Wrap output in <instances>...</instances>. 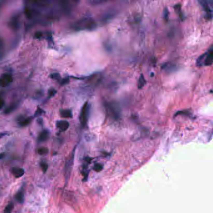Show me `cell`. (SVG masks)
Segmentation results:
<instances>
[{
    "label": "cell",
    "instance_id": "obj_1",
    "mask_svg": "<svg viewBox=\"0 0 213 213\" xmlns=\"http://www.w3.org/2000/svg\"><path fill=\"white\" fill-rule=\"evenodd\" d=\"M97 27L96 21L91 17H84L71 24V28L74 31H93Z\"/></svg>",
    "mask_w": 213,
    "mask_h": 213
},
{
    "label": "cell",
    "instance_id": "obj_2",
    "mask_svg": "<svg viewBox=\"0 0 213 213\" xmlns=\"http://www.w3.org/2000/svg\"><path fill=\"white\" fill-rule=\"evenodd\" d=\"M108 114L111 118L118 120L121 117V110L119 105L116 102H108L105 104Z\"/></svg>",
    "mask_w": 213,
    "mask_h": 213
},
{
    "label": "cell",
    "instance_id": "obj_3",
    "mask_svg": "<svg viewBox=\"0 0 213 213\" xmlns=\"http://www.w3.org/2000/svg\"><path fill=\"white\" fill-rule=\"evenodd\" d=\"M90 112V105L88 102H86L81 108V111L79 116V121L83 127H85L88 123Z\"/></svg>",
    "mask_w": 213,
    "mask_h": 213
},
{
    "label": "cell",
    "instance_id": "obj_4",
    "mask_svg": "<svg viewBox=\"0 0 213 213\" xmlns=\"http://www.w3.org/2000/svg\"><path fill=\"white\" fill-rule=\"evenodd\" d=\"M201 5L203 8L204 10L206 12V18L208 20H211L212 18V1L210 3L211 1H200Z\"/></svg>",
    "mask_w": 213,
    "mask_h": 213
},
{
    "label": "cell",
    "instance_id": "obj_5",
    "mask_svg": "<svg viewBox=\"0 0 213 213\" xmlns=\"http://www.w3.org/2000/svg\"><path fill=\"white\" fill-rule=\"evenodd\" d=\"M8 25L12 30L17 31L20 26V17H19V15H16L11 18Z\"/></svg>",
    "mask_w": 213,
    "mask_h": 213
},
{
    "label": "cell",
    "instance_id": "obj_6",
    "mask_svg": "<svg viewBox=\"0 0 213 213\" xmlns=\"http://www.w3.org/2000/svg\"><path fill=\"white\" fill-rule=\"evenodd\" d=\"M13 78L12 75L9 73H6V74H3L0 77V87L8 86L10 84L13 82Z\"/></svg>",
    "mask_w": 213,
    "mask_h": 213
},
{
    "label": "cell",
    "instance_id": "obj_7",
    "mask_svg": "<svg viewBox=\"0 0 213 213\" xmlns=\"http://www.w3.org/2000/svg\"><path fill=\"white\" fill-rule=\"evenodd\" d=\"M213 60V48L212 46L210 47L208 51L206 53V57H205L204 62V66H211L212 64Z\"/></svg>",
    "mask_w": 213,
    "mask_h": 213
},
{
    "label": "cell",
    "instance_id": "obj_8",
    "mask_svg": "<svg viewBox=\"0 0 213 213\" xmlns=\"http://www.w3.org/2000/svg\"><path fill=\"white\" fill-rule=\"evenodd\" d=\"M73 159H74V153L73 154V155H72V157H71V158L69 159L68 161H67V162H66L65 177L67 179H68L69 178V177L70 176V173H71L72 166H73Z\"/></svg>",
    "mask_w": 213,
    "mask_h": 213
},
{
    "label": "cell",
    "instance_id": "obj_9",
    "mask_svg": "<svg viewBox=\"0 0 213 213\" xmlns=\"http://www.w3.org/2000/svg\"><path fill=\"white\" fill-rule=\"evenodd\" d=\"M56 126L61 131H65L70 127V123L67 121H58L56 122Z\"/></svg>",
    "mask_w": 213,
    "mask_h": 213
},
{
    "label": "cell",
    "instance_id": "obj_10",
    "mask_svg": "<svg viewBox=\"0 0 213 213\" xmlns=\"http://www.w3.org/2000/svg\"><path fill=\"white\" fill-rule=\"evenodd\" d=\"M50 137V132L48 130L44 129L40 133V134L38 136V141L40 142H45Z\"/></svg>",
    "mask_w": 213,
    "mask_h": 213
},
{
    "label": "cell",
    "instance_id": "obj_11",
    "mask_svg": "<svg viewBox=\"0 0 213 213\" xmlns=\"http://www.w3.org/2000/svg\"><path fill=\"white\" fill-rule=\"evenodd\" d=\"M11 173L16 178H19L24 174V170L23 168L14 167L11 169Z\"/></svg>",
    "mask_w": 213,
    "mask_h": 213
},
{
    "label": "cell",
    "instance_id": "obj_12",
    "mask_svg": "<svg viewBox=\"0 0 213 213\" xmlns=\"http://www.w3.org/2000/svg\"><path fill=\"white\" fill-rule=\"evenodd\" d=\"M115 11H107L106 13H105L102 15V20L104 21H108L109 19H111L112 18H114V16L116 15Z\"/></svg>",
    "mask_w": 213,
    "mask_h": 213
},
{
    "label": "cell",
    "instance_id": "obj_13",
    "mask_svg": "<svg viewBox=\"0 0 213 213\" xmlns=\"http://www.w3.org/2000/svg\"><path fill=\"white\" fill-rule=\"evenodd\" d=\"M60 116L64 118H71L73 113L71 109H62L60 111Z\"/></svg>",
    "mask_w": 213,
    "mask_h": 213
},
{
    "label": "cell",
    "instance_id": "obj_14",
    "mask_svg": "<svg viewBox=\"0 0 213 213\" xmlns=\"http://www.w3.org/2000/svg\"><path fill=\"white\" fill-rule=\"evenodd\" d=\"M15 198L19 203L23 204L24 201V194L23 190H19L18 192L16 193L15 196Z\"/></svg>",
    "mask_w": 213,
    "mask_h": 213
},
{
    "label": "cell",
    "instance_id": "obj_15",
    "mask_svg": "<svg viewBox=\"0 0 213 213\" xmlns=\"http://www.w3.org/2000/svg\"><path fill=\"white\" fill-rule=\"evenodd\" d=\"M146 83V81L145 76L141 74L140 75V76H139L138 81V88L139 90H141V89H142L145 86Z\"/></svg>",
    "mask_w": 213,
    "mask_h": 213
},
{
    "label": "cell",
    "instance_id": "obj_16",
    "mask_svg": "<svg viewBox=\"0 0 213 213\" xmlns=\"http://www.w3.org/2000/svg\"><path fill=\"white\" fill-rule=\"evenodd\" d=\"M174 10H175L176 12L178 14V15L179 16V17L181 18V19L182 20H183L184 19V15H183V13L181 12V6L180 4H177L174 6Z\"/></svg>",
    "mask_w": 213,
    "mask_h": 213
},
{
    "label": "cell",
    "instance_id": "obj_17",
    "mask_svg": "<svg viewBox=\"0 0 213 213\" xmlns=\"http://www.w3.org/2000/svg\"><path fill=\"white\" fill-rule=\"evenodd\" d=\"M31 118H27L21 119V121H19V125L21 127H24L28 125L31 122Z\"/></svg>",
    "mask_w": 213,
    "mask_h": 213
},
{
    "label": "cell",
    "instance_id": "obj_18",
    "mask_svg": "<svg viewBox=\"0 0 213 213\" xmlns=\"http://www.w3.org/2000/svg\"><path fill=\"white\" fill-rule=\"evenodd\" d=\"M4 54V43L1 38H0V59L3 58Z\"/></svg>",
    "mask_w": 213,
    "mask_h": 213
},
{
    "label": "cell",
    "instance_id": "obj_19",
    "mask_svg": "<svg viewBox=\"0 0 213 213\" xmlns=\"http://www.w3.org/2000/svg\"><path fill=\"white\" fill-rule=\"evenodd\" d=\"M16 108V104H14V105H10V106L8 107L7 108L5 109V110H4V113L6 114H10L11 113H12L13 111H15V109Z\"/></svg>",
    "mask_w": 213,
    "mask_h": 213
},
{
    "label": "cell",
    "instance_id": "obj_20",
    "mask_svg": "<svg viewBox=\"0 0 213 213\" xmlns=\"http://www.w3.org/2000/svg\"><path fill=\"white\" fill-rule=\"evenodd\" d=\"M13 208L14 204L12 203H10L5 207V209L4 210L3 213H11V211L13 209Z\"/></svg>",
    "mask_w": 213,
    "mask_h": 213
},
{
    "label": "cell",
    "instance_id": "obj_21",
    "mask_svg": "<svg viewBox=\"0 0 213 213\" xmlns=\"http://www.w3.org/2000/svg\"><path fill=\"white\" fill-rule=\"evenodd\" d=\"M40 167L41 168V170L43 171V172L44 173H46L47 168H48V165H47L46 162L44 161H42L40 162Z\"/></svg>",
    "mask_w": 213,
    "mask_h": 213
},
{
    "label": "cell",
    "instance_id": "obj_22",
    "mask_svg": "<svg viewBox=\"0 0 213 213\" xmlns=\"http://www.w3.org/2000/svg\"><path fill=\"white\" fill-rule=\"evenodd\" d=\"M38 153L40 155H44V154H47L48 153V149L47 148H45V147H42V148H39L38 149Z\"/></svg>",
    "mask_w": 213,
    "mask_h": 213
},
{
    "label": "cell",
    "instance_id": "obj_23",
    "mask_svg": "<svg viewBox=\"0 0 213 213\" xmlns=\"http://www.w3.org/2000/svg\"><path fill=\"white\" fill-rule=\"evenodd\" d=\"M178 115H184V116H189L191 115V113L189 111H186V110H184V111H180L177 112V113L175 114V116H178Z\"/></svg>",
    "mask_w": 213,
    "mask_h": 213
},
{
    "label": "cell",
    "instance_id": "obj_24",
    "mask_svg": "<svg viewBox=\"0 0 213 213\" xmlns=\"http://www.w3.org/2000/svg\"><path fill=\"white\" fill-rule=\"evenodd\" d=\"M106 1H101V0H96V1H90V3H91V4H95V5H98V4H101V3H106Z\"/></svg>",
    "mask_w": 213,
    "mask_h": 213
},
{
    "label": "cell",
    "instance_id": "obj_25",
    "mask_svg": "<svg viewBox=\"0 0 213 213\" xmlns=\"http://www.w3.org/2000/svg\"><path fill=\"white\" fill-rule=\"evenodd\" d=\"M163 17L166 20H167L168 19V17H169V11L166 8L163 11Z\"/></svg>",
    "mask_w": 213,
    "mask_h": 213
},
{
    "label": "cell",
    "instance_id": "obj_26",
    "mask_svg": "<svg viewBox=\"0 0 213 213\" xmlns=\"http://www.w3.org/2000/svg\"><path fill=\"white\" fill-rule=\"evenodd\" d=\"M94 169L96 171H101L102 169V166L101 164H95V166L94 167Z\"/></svg>",
    "mask_w": 213,
    "mask_h": 213
},
{
    "label": "cell",
    "instance_id": "obj_27",
    "mask_svg": "<svg viewBox=\"0 0 213 213\" xmlns=\"http://www.w3.org/2000/svg\"><path fill=\"white\" fill-rule=\"evenodd\" d=\"M42 36H43V33L40 31H38L35 34L34 38H36V39H40Z\"/></svg>",
    "mask_w": 213,
    "mask_h": 213
},
{
    "label": "cell",
    "instance_id": "obj_28",
    "mask_svg": "<svg viewBox=\"0 0 213 213\" xmlns=\"http://www.w3.org/2000/svg\"><path fill=\"white\" fill-rule=\"evenodd\" d=\"M4 100L3 98V96L0 95V110L2 109L3 107L4 106Z\"/></svg>",
    "mask_w": 213,
    "mask_h": 213
},
{
    "label": "cell",
    "instance_id": "obj_29",
    "mask_svg": "<svg viewBox=\"0 0 213 213\" xmlns=\"http://www.w3.org/2000/svg\"><path fill=\"white\" fill-rule=\"evenodd\" d=\"M50 76L54 79H58L59 78V75L58 74H52Z\"/></svg>",
    "mask_w": 213,
    "mask_h": 213
},
{
    "label": "cell",
    "instance_id": "obj_30",
    "mask_svg": "<svg viewBox=\"0 0 213 213\" xmlns=\"http://www.w3.org/2000/svg\"><path fill=\"white\" fill-rule=\"evenodd\" d=\"M5 156H6L5 153H0V160H1V159H3L4 157H5Z\"/></svg>",
    "mask_w": 213,
    "mask_h": 213
},
{
    "label": "cell",
    "instance_id": "obj_31",
    "mask_svg": "<svg viewBox=\"0 0 213 213\" xmlns=\"http://www.w3.org/2000/svg\"><path fill=\"white\" fill-rule=\"evenodd\" d=\"M6 133H1V134H0V139L1 138H2L3 137V136H4L6 135Z\"/></svg>",
    "mask_w": 213,
    "mask_h": 213
}]
</instances>
